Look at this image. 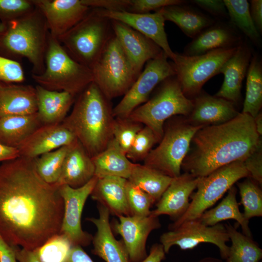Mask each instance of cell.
<instances>
[{
	"label": "cell",
	"mask_w": 262,
	"mask_h": 262,
	"mask_svg": "<svg viewBox=\"0 0 262 262\" xmlns=\"http://www.w3.org/2000/svg\"><path fill=\"white\" fill-rule=\"evenodd\" d=\"M64 211L59 187L40 177L35 159L0 165V234L9 245L35 250L59 233Z\"/></svg>",
	"instance_id": "obj_1"
},
{
	"label": "cell",
	"mask_w": 262,
	"mask_h": 262,
	"mask_svg": "<svg viewBox=\"0 0 262 262\" xmlns=\"http://www.w3.org/2000/svg\"><path fill=\"white\" fill-rule=\"evenodd\" d=\"M182 162L184 172L200 178L233 162L243 161L262 144L254 118L239 113L232 119L199 129Z\"/></svg>",
	"instance_id": "obj_2"
},
{
	"label": "cell",
	"mask_w": 262,
	"mask_h": 262,
	"mask_svg": "<svg viewBox=\"0 0 262 262\" xmlns=\"http://www.w3.org/2000/svg\"><path fill=\"white\" fill-rule=\"evenodd\" d=\"M112 111L109 100L92 82L79 95L71 112L61 123L92 158L102 151L113 138Z\"/></svg>",
	"instance_id": "obj_3"
},
{
	"label": "cell",
	"mask_w": 262,
	"mask_h": 262,
	"mask_svg": "<svg viewBox=\"0 0 262 262\" xmlns=\"http://www.w3.org/2000/svg\"><path fill=\"white\" fill-rule=\"evenodd\" d=\"M0 29V55L13 60L26 58L32 65V74L42 73L49 32L39 9L36 6L22 17L2 22Z\"/></svg>",
	"instance_id": "obj_4"
},
{
	"label": "cell",
	"mask_w": 262,
	"mask_h": 262,
	"mask_svg": "<svg viewBox=\"0 0 262 262\" xmlns=\"http://www.w3.org/2000/svg\"><path fill=\"white\" fill-rule=\"evenodd\" d=\"M45 62L43 72L32 77L46 89L67 92L75 97L93 82L91 70L73 59L49 33Z\"/></svg>",
	"instance_id": "obj_5"
},
{
	"label": "cell",
	"mask_w": 262,
	"mask_h": 262,
	"mask_svg": "<svg viewBox=\"0 0 262 262\" xmlns=\"http://www.w3.org/2000/svg\"><path fill=\"white\" fill-rule=\"evenodd\" d=\"M111 20L101 15L97 8L87 15L57 39L75 61L90 69L101 55L113 34Z\"/></svg>",
	"instance_id": "obj_6"
},
{
	"label": "cell",
	"mask_w": 262,
	"mask_h": 262,
	"mask_svg": "<svg viewBox=\"0 0 262 262\" xmlns=\"http://www.w3.org/2000/svg\"><path fill=\"white\" fill-rule=\"evenodd\" d=\"M161 83L156 94L135 109L128 117L150 128L159 142L165 121L178 115L188 116L193 107V100L183 94L175 76Z\"/></svg>",
	"instance_id": "obj_7"
},
{
	"label": "cell",
	"mask_w": 262,
	"mask_h": 262,
	"mask_svg": "<svg viewBox=\"0 0 262 262\" xmlns=\"http://www.w3.org/2000/svg\"><path fill=\"white\" fill-rule=\"evenodd\" d=\"M180 115L164 124V134L159 145L149 152L144 165L172 178L180 174L183 161L187 154L192 138L204 126L191 124Z\"/></svg>",
	"instance_id": "obj_8"
},
{
	"label": "cell",
	"mask_w": 262,
	"mask_h": 262,
	"mask_svg": "<svg viewBox=\"0 0 262 262\" xmlns=\"http://www.w3.org/2000/svg\"><path fill=\"white\" fill-rule=\"evenodd\" d=\"M90 69L93 82L109 100L124 95L138 77L114 33Z\"/></svg>",
	"instance_id": "obj_9"
},
{
	"label": "cell",
	"mask_w": 262,
	"mask_h": 262,
	"mask_svg": "<svg viewBox=\"0 0 262 262\" xmlns=\"http://www.w3.org/2000/svg\"><path fill=\"white\" fill-rule=\"evenodd\" d=\"M248 177L243 161H238L223 166L208 175L200 177L195 192L190 198L191 201L184 214L169 226L172 230L181 223L197 219L213 205L239 180Z\"/></svg>",
	"instance_id": "obj_10"
},
{
	"label": "cell",
	"mask_w": 262,
	"mask_h": 262,
	"mask_svg": "<svg viewBox=\"0 0 262 262\" xmlns=\"http://www.w3.org/2000/svg\"><path fill=\"white\" fill-rule=\"evenodd\" d=\"M237 47L218 49L196 56L175 52L172 64L185 96L190 98L198 95L204 83L219 73L222 66L234 54Z\"/></svg>",
	"instance_id": "obj_11"
},
{
	"label": "cell",
	"mask_w": 262,
	"mask_h": 262,
	"mask_svg": "<svg viewBox=\"0 0 262 262\" xmlns=\"http://www.w3.org/2000/svg\"><path fill=\"white\" fill-rule=\"evenodd\" d=\"M168 57L162 51L156 57L147 61L121 101L113 109L114 117L127 118L137 107L147 101L153 89L165 80L176 75Z\"/></svg>",
	"instance_id": "obj_12"
},
{
	"label": "cell",
	"mask_w": 262,
	"mask_h": 262,
	"mask_svg": "<svg viewBox=\"0 0 262 262\" xmlns=\"http://www.w3.org/2000/svg\"><path fill=\"white\" fill-rule=\"evenodd\" d=\"M160 241L165 253H168L173 246H178L182 250L192 249L202 243H211L219 249L221 257L226 260L229 241L225 225L220 223L208 226L198 219L181 223L176 228L163 233Z\"/></svg>",
	"instance_id": "obj_13"
},
{
	"label": "cell",
	"mask_w": 262,
	"mask_h": 262,
	"mask_svg": "<svg viewBox=\"0 0 262 262\" xmlns=\"http://www.w3.org/2000/svg\"><path fill=\"white\" fill-rule=\"evenodd\" d=\"M97 180L94 176L87 183L77 188L67 185L59 186L64 205L59 233L65 235L73 246H86L92 241L93 236L82 229L81 218L85 202L90 196Z\"/></svg>",
	"instance_id": "obj_14"
},
{
	"label": "cell",
	"mask_w": 262,
	"mask_h": 262,
	"mask_svg": "<svg viewBox=\"0 0 262 262\" xmlns=\"http://www.w3.org/2000/svg\"><path fill=\"white\" fill-rule=\"evenodd\" d=\"M161 226L159 217L121 216L113 224L114 231L121 235L130 262H140L147 255L146 243L149 234Z\"/></svg>",
	"instance_id": "obj_15"
},
{
	"label": "cell",
	"mask_w": 262,
	"mask_h": 262,
	"mask_svg": "<svg viewBox=\"0 0 262 262\" xmlns=\"http://www.w3.org/2000/svg\"><path fill=\"white\" fill-rule=\"evenodd\" d=\"M43 14L49 33L58 39L88 13L90 8L81 0H33Z\"/></svg>",
	"instance_id": "obj_16"
},
{
	"label": "cell",
	"mask_w": 262,
	"mask_h": 262,
	"mask_svg": "<svg viewBox=\"0 0 262 262\" xmlns=\"http://www.w3.org/2000/svg\"><path fill=\"white\" fill-rule=\"evenodd\" d=\"M97 9L101 15L109 19L121 22L149 38L168 58H173L175 52L169 45L164 30L165 20L160 9L153 13H135Z\"/></svg>",
	"instance_id": "obj_17"
},
{
	"label": "cell",
	"mask_w": 262,
	"mask_h": 262,
	"mask_svg": "<svg viewBox=\"0 0 262 262\" xmlns=\"http://www.w3.org/2000/svg\"><path fill=\"white\" fill-rule=\"evenodd\" d=\"M111 24L114 34L138 76L147 61L163 51L151 39L129 26L113 20Z\"/></svg>",
	"instance_id": "obj_18"
},
{
	"label": "cell",
	"mask_w": 262,
	"mask_h": 262,
	"mask_svg": "<svg viewBox=\"0 0 262 262\" xmlns=\"http://www.w3.org/2000/svg\"><path fill=\"white\" fill-rule=\"evenodd\" d=\"M199 179L186 172L173 178L156 203V208L150 214L158 217L168 215L173 221L180 218L189 207V198L196 189Z\"/></svg>",
	"instance_id": "obj_19"
},
{
	"label": "cell",
	"mask_w": 262,
	"mask_h": 262,
	"mask_svg": "<svg viewBox=\"0 0 262 262\" xmlns=\"http://www.w3.org/2000/svg\"><path fill=\"white\" fill-rule=\"evenodd\" d=\"M76 138L62 123L42 125L17 148L20 156L35 159L46 153L73 143Z\"/></svg>",
	"instance_id": "obj_20"
},
{
	"label": "cell",
	"mask_w": 262,
	"mask_h": 262,
	"mask_svg": "<svg viewBox=\"0 0 262 262\" xmlns=\"http://www.w3.org/2000/svg\"><path fill=\"white\" fill-rule=\"evenodd\" d=\"M98 217L86 220L97 228L93 236L92 252L105 262H130L128 255L122 241L115 239L109 221L110 212L104 206L98 203Z\"/></svg>",
	"instance_id": "obj_21"
},
{
	"label": "cell",
	"mask_w": 262,
	"mask_h": 262,
	"mask_svg": "<svg viewBox=\"0 0 262 262\" xmlns=\"http://www.w3.org/2000/svg\"><path fill=\"white\" fill-rule=\"evenodd\" d=\"M193 100V107L186 117L192 124L206 126L228 122L239 113L233 102L201 92Z\"/></svg>",
	"instance_id": "obj_22"
},
{
	"label": "cell",
	"mask_w": 262,
	"mask_h": 262,
	"mask_svg": "<svg viewBox=\"0 0 262 262\" xmlns=\"http://www.w3.org/2000/svg\"><path fill=\"white\" fill-rule=\"evenodd\" d=\"M251 60V52L246 45H238L234 54L219 70L224 75L223 84L215 96L228 100L234 104L241 97L243 81L246 75Z\"/></svg>",
	"instance_id": "obj_23"
},
{
	"label": "cell",
	"mask_w": 262,
	"mask_h": 262,
	"mask_svg": "<svg viewBox=\"0 0 262 262\" xmlns=\"http://www.w3.org/2000/svg\"><path fill=\"white\" fill-rule=\"evenodd\" d=\"M95 176V166L92 158L77 139L66 155L57 186L67 185L77 188L87 183Z\"/></svg>",
	"instance_id": "obj_24"
},
{
	"label": "cell",
	"mask_w": 262,
	"mask_h": 262,
	"mask_svg": "<svg viewBox=\"0 0 262 262\" xmlns=\"http://www.w3.org/2000/svg\"><path fill=\"white\" fill-rule=\"evenodd\" d=\"M35 87L15 83L0 82V118L37 113Z\"/></svg>",
	"instance_id": "obj_25"
},
{
	"label": "cell",
	"mask_w": 262,
	"mask_h": 262,
	"mask_svg": "<svg viewBox=\"0 0 262 262\" xmlns=\"http://www.w3.org/2000/svg\"><path fill=\"white\" fill-rule=\"evenodd\" d=\"M127 180L113 176L98 179L90 196L106 207L110 214L118 217L131 216L126 193Z\"/></svg>",
	"instance_id": "obj_26"
},
{
	"label": "cell",
	"mask_w": 262,
	"mask_h": 262,
	"mask_svg": "<svg viewBox=\"0 0 262 262\" xmlns=\"http://www.w3.org/2000/svg\"><path fill=\"white\" fill-rule=\"evenodd\" d=\"M35 88L37 113L42 124L61 123L74 102L75 97L67 92L50 90L39 85Z\"/></svg>",
	"instance_id": "obj_27"
},
{
	"label": "cell",
	"mask_w": 262,
	"mask_h": 262,
	"mask_svg": "<svg viewBox=\"0 0 262 262\" xmlns=\"http://www.w3.org/2000/svg\"><path fill=\"white\" fill-rule=\"evenodd\" d=\"M92 159L95 176L98 179L113 176L128 180L135 164L127 158L113 138L102 151Z\"/></svg>",
	"instance_id": "obj_28"
},
{
	"label": "cell",
	"mask_w": 262,
	"mask_h": 262,
	"mask_svg": "<svg viewBox=\"0 0 262 262\" xmlns=\"http://www.w3.org/2000/svg\"><path fill=\"white\" fill-rule=\"evenodd\" d=\"M42 125L37 113L1 117L0 144L17 148Z\"/></svg>",
	"instance_id": "obj_29"
},
{
	"label": "cell",
	"mask_w": 262,
	"mask_h": 262,
	"mask_svg": "<svg viewBox=\"0 0 262 262\" xmlns=\"http://www.w3.org/2000/svg\"><path fill=\"white\" fill-rule=\"evenodd\" d=\"M238 37L222 25L210 27L203 30L186 47L184 55L196 56L224 48L236 47Z\"/></svg>",
	"instance_id": "obj_30"
},
{
	"label": "cell",
	"mask_w": 262,
	"mask_h": 262,
	"mask_svg": "<svg viewBox=\"0 0 262 262\" xmlns=\"http://www.w3.org/2000/svg\"><path fill=\"white\" fill-rule=\"evenodd\" d=\"M237 189L234 186L228 191L226 197L214 208L205 211L198 219L204 225L214 226L220 222L234 219L241 226L243 233L252 238L249 227V221L247 220L239 208L236 199Z\"/></svg>",
	"instance_id": "obj_31"
},
{
	"label": "cell",
	"mask_w": 262,
	"mask_h": 262,
	"mask_svg": "<svg viewBox=\"0 0 262 262\" xmlns=\"http://www.w3.org/2000/svg\"><path fill=\"white\" fill-rule=\"evenodd\" d=\"M180 5L168 6L160 10L165 21L176 24L188 37L194 38L212 24L209 18Z\"/></svg>",
	"instance_id": "obj_32"
},
{
	"label": "cell",
	"mask_w": 262,
	"mask_h": 262,
	"mask_svg": "<svg viewBox=\"0 0 262 262\" xmlns=\"http://www.w3.org/2000/svg\"><path fill=\"white\" fill-rule=\"evenodd\" d=\"M173 179L144 164L135 163L128 180L147 193L156 203Z\"/></svg>",
	"instance_id": "obj_33"
},
{
	"label": "cell",
	"mask_w": 262,
	"mask_h": 262,
	"mask_svg": "<svg viewBox=\"0 0 262 262\" xmlns=\"http://www.w3.org/2000/svg\"><path fill=\"white\" fill-rule=\"evenodd\" d=\"M231 245L226 262H260L262 249L252 238L239 232L229 223L225 224Z\"/></svg>",
	"instance_id": "obj_34"
},
{
	"label": "cell",
	"mask_w": 262,
	"mask_h": 262,
	"mask_svg": "<svg viewBox=\"0 0 262 262\" xmlns=\"http://www.w3.org/2000/svg\"><path fill=\"white\" fill-rule=\"evenodd\" d=\"M246 76V93L242 113L254 118L262 106V67L257 56L250 60Z\"/></svg>",
	"instance_id": "obj_35"
},
{
	"label": "cell",
	"mask_w": 262,
	"mask_h": 262,
	"mask_svg": "<svg viewBox=\"0 0 262 262\" xmlns=\"http://www.w3.org/2000/svg\"><path fill=\"white\" fill-rule=\"evenodd\" d=\"M231 22L254 43L260 34L252 19L250 5L246 0H224Z\"/></svg>",
	"instance_id": "obj_36"
},
{
	"label": "cell",
	"mask_w": 262,
	"mask_h": 262,
	"mask_svg": "<svg viewBox=\"0 0 262 262\" xmlns=\"http://www.w3.org/2000/svg\"><path fill=\"white\" fill-rule=\"evenodd\" d=\"M71 145L46 153L35 159L36 172L46 182L50 184L56 183Z\"/></svg>",
	"instance_id": "obj_37"
},
{
	"label": "cell",
	"mask_w": 262,
	"mask_h": 262,
	"mask_svg": "<svg viewBox=\"0 0 262 262\" xmlns=\"http://www.w3.org/2000/svg\"><path fill=\"white\" fill-rule=\"evenodd\" d=\"M237 185L245 218L249 221L252 217L262 216V191L260 185L249 177Z\"/></svg>",
	"instance_id": "obj_38"
},
{
	"label": "cell",
	"mask_w": 262,
	"mask_h": 262,
	"mask_svg": "<svg viewBox=\"0 0 262 262\" xmlns=\"http://www.w3.org/2000/svg\"><path fill=\"white\" fill-rule=\"evenodd\" d=\"M72 246L65 235L59 233L34 251L41 262H64Z\"/></svg>",
	"instance_id": "obj_39"
},
{
	"label": "cell",
	"mask_w": 262,
	"mask_h": 262,
	"mask_svg": "<svg viewBox=\"0 0 262 262\" xmlns=\"http://www.w3.org/2000/svg\"><path fill=\"white\" fill-rule=\"evenodd\" d=\"M144 126L129 117H114L112 125L113 138L126 154L131 148L137 133Z\"/></svg>",
	"instance_id": "obj_40"
},
{
	"label": "cell",
	"mask_w": 262,
	"mask_h": 262,
	"mask_svg": "<svg viewBox=\"0 0 262 262\" xmlns=\"http://www.w3.org/2000/svg\"><path fill=\"white\" fill-rule=\"evenodd\" d=\"M126 193L131 215L147 216L150 214V209L155 202L150 195L128 180Z\"/></svg>",
	"instance_id": "obj_41"
},
{
	"label": "cell",
	"mask_w": 262,
	"mask_h": 262,
	"mask_svg": "<svg viewBox=\"0 0 262 262\" xmlns=\"http://www.w3.org/2000/svg\"><path fill=\"white\" fill-rule=\"evenodd\" d=\"M159 141L153 131L144 126L137 133L133 142L126 154L132 163L144 160L155 144Z\"/></svg>",
	"instance_id": "obj_42"
},
{
	"label": "cell",
	"mask_w": 262,
	"mask_h": 262,
	"mask_svg": "<svg viewBox=\"0 0 262 262\" xmlns=\"http://www.w3.org/2000/svg\"><path fill=\"white\" fill-rule=\"evenodd\" d=\"M35 7L33 0H0V19L7 22L18 19Z\"/></svg>",
	"instance_id": "obj_43"
},
{
	"label": "cell",
	"mask_w": 262,
	"mask_h": 262,
	"mask_svg": "<svg viewBox=\"0 0 262 262\" xmlns=\"http://www.w3.org/2000/svg\"><path fill=\"white\" fill-rule=\"evenodd\" d=\"M24 80L21 65L16 60L0 55V82L18 83Z\"/></svg>",
	"instance_id": "obj_44"
},
{
	"label": "cell",
	"mask_w": 262,
	"mask_h": 262,
	"mask_svg": "<svg viewBox=\"0 0 262 262\" xmlns=\"http://www.w3.org/2000/svg\"><path fill=\"white\" fill-rule=\"evenodd\" d=\"M184 2L181 0H130L127 11L135 13H148L164 7L174 5H180Z\"/></svg>",
	"instance_id": "obj_45"
},
{
	"label": "cell",
	"mask_w": 262,
	"mask_h": 262,
	"mask_svg": "<svg viewBox=\"0 0 262 262\" xmlns=\"http://www.w3.org/2000/svg\"><path fill=\"white\" fill-rule=\"evenodd\" d=\"M262 145L258 147L244 161V164L248 173V177L262 185Z\"/></svg>",
	"instance_id": "obj_46"
},
{
	"label": "cell",
	"mask_w": 262,
	"mask_h": 262,
	"mask_svg": "<svg viewBox=\"0 0 262 262\" xmlns=\"http://www.w3.org/2000/svg\"><path fill=\"white\" fill-rule=\"evenodd\" d=\"M83 4L90 8L102 9L108 11H128L130 0H81Z\"/></svg>",
	"instance_id": "obj_47"
},
{
	"label": "cell",
	"mask_w": 262,
	"mask_h": 262,
	"mask_svg": "<svg viewBox=\"0 0 262 262\" xmlns=\"http://www.w3.org/2000/svg\"><path fill=\"white\" fill-rule=\"evenodd\" d=\"M192 1L201 8L217 16L225 15L227 12L223 0H195Z\"/></svg>",
	"instance_id": "obj_48"
},
{
	"label": "cell",
	"mask_w": 262,
	"mask_h": 262,
	"mask_svg": "<svg viewBox=\"0 0 262 262\" xmlns=\"http://www.w3.org/2000/svg\"><path fill=\"white\" fill-rule=\"evenodd\" d=\"M15 246L7 243L0 234V262H17Z\"/></svg>",
	"instance_id": "obj_49"
},
{
	"label": "cell",
	"mask_w": 262,
	"mask_h": 262,
	"mask_svg": "<svg viewBox=\"0 0 262 262\" xmlns=\"http://www.w3.org/2000/svg\"><path fill=\"white\" fill-rule=\"evenodd\" d=\"M64 262H94L80 246H74Z\"/></svg>",
	"instance_id": "obj_50"
},
{
	"label": "cell",
	"mask_w": 262,
	"mask_h": 262,
	"mask_svg": "<svg viewBox=\"0 0 262 262\" xmlns=\"http://www.w3.org/2000/svg\"><path fill=\"white\" fill-rule=\"evenodd\" d=\"M250 13L253 21L259 33L262 30V0L250 1Z\"/></svg>",
	"instance_id": "obj_51"
},
{
	"label": "cell",
	"mask_w": 262,
	"mask_h": 262,
	"mask_svg": "<svg viewBox=\"0 0 262 262\" xmlns=\"http://www.w3.org/2000/svg\"><path fill=\"white\" fill-rule=\"evenodd\" d=\"M165 254L161 244H154L150 248L149 254L140 262H162L165 258Z\"/></svg>",
	"instance_id": "obj_52"
},
{
	"label": "cell",
	"mask_w": 262,
	"mask_h": 262,
	"mask_svg": "<svg viewBox=\"0 0 262 262\" xmlns=\"http://www.w3.org/2000/svg\"><path fill=\"white\" fill-rule=\"evenodd\" d=\"M16 258L18 262H41L34 250L15 246Z\"/></svg>",
	"instance_id": "obj_53"
},
{
	"label": "cell",
	"mask_w": 262,
	"mask_h": 262,
	"mask_svg": "<svg viewBox=\"0 0 262 262\" xmlns=\"http://www.w3.org/2000/svg\"><path fill=\"white\" fill-rule=\"evenodd\" d=\"M19 156L17 148L6 147L0 144V162L13 160Z\"/></svg>",
	"instance_id": "obj_54"
},
{
	"label": "cell",
	"mask_w": 262,
	"mask_h": 262,
	"mask_svg": "<svg viewBox=\"0 0 262 262\" xmlns=\"http://www.w3.org/2000/svg\"><path fill=\"white\" fill-rule=\"evenodd\" d=\"M255 129L258 134L261 136L262 135V114L260 112L254 117Z\"/></svg>",
	"instance_id": "obj_55"
},
{
	"label": "cell",
	"mask_w": 262,
	"mask_h": 262,
	"mask_svg": "<svg viewBox=\"0 0 262 262\" xmlns=\"http://www.w3.org/2000/svg\"><path fill=\"white\" fill-rule=\"evenodd\" d=\"M197 262H224L221 259L213 258L212 257H207L204 258Z\"/></svg>",
	"instance_id": "obj_56"
},
{
	"label": "cell",
	"mask_w": 262,
	"mask_h": 262,
	"mask_svg": "<svg viewBox=\"0 0 262 262\" xmlns=\"http://www.w3.org/2000/svg\"></svg>",
	"instance_id": "obj_57"
}]
</instances>
